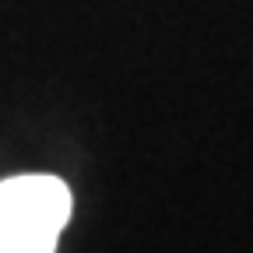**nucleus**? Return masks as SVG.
Segmentation results:
<instances>
[{
  "label": "nucleus",
  "mask_w": 253,
  "mask_h": 253,
  "mask_svg": "<svg viewBox=\"0 0 253 253\" xmlns=\"http://www.w3.org/2000/svg\"><path fill=\"white\" fill-rule=\"evenodd\" d=\"M71 221V190L56 176L0 183V253H56Z\"/></svg>",
  "instance_id": "nucleus-1"
}]
</instances>
